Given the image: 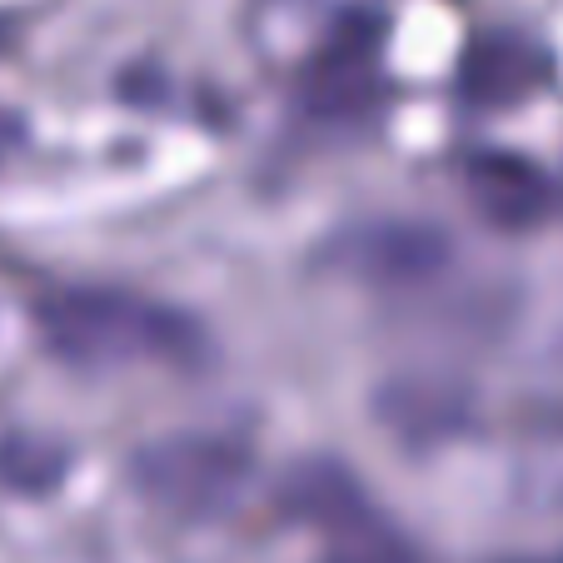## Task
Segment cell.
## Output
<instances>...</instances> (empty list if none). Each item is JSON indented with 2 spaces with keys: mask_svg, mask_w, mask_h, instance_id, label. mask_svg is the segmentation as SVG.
I'll use <instances>...</instances> for the list:
<instances>
[{
  "mask_svg": "<svg viewBox=\"0 0 563 563\" xmlns=\"http://www.w3.org/2000/svg\"><path fill=\"white\" fill-rule=\"evenodd\" d=\"M35 319L41 340L75 364H190L205 350L195 319L130 289H55Z\"/></svg>",
  "mask_w": 563,
  "mask_h": 563,
  "instance_id": "cell-1",
  "label": "cell"
},
{
  "mask_svg": "<svg viewBox=\"0 0 563 563\" xmlns=\"http://www.w3.org/2000/svg\"><path fill=\"white\" fill-rule=\"evenodd\" d=\"M289 504L299 519L330 533V563H409V549L389 533L374 504L354 489V478L334 464H309L289 484Z\"/></svg>",
  "mask_w": 563,
  "mask_h": 563,
  "instance_id": "cell-2",
  "label": "cell"
},
{
  "mask_svg": "<svg viewBox=\"0 0 563 563\" xmlns=\"http://www.w3.org/2000/svg\"><path fill=\"white\" fill-rule=\"evenodd\" d=\"M234 454L214 439H175L159 444L140 459V489L155 494L159 504H180V509H200L220 489H230Z\"/></svg>",
  "mask_w": 563,
  "mask_h": 563,
  "instance_id": "cell-3",
  "label": "cell"
},
{
  "mask_svg": "<svg viewBox=\"0 0 563 563\" xmlns=\"http://www.w3.org/2000/svg\"><path fill=\"white\" fill-rule=\"evenodd\" d=\"M468 185H474L478 210L494 214L499 224H529V220H539L543 200H549L539 170H533L529 159H514V155L474 159V175H468Z\"/></svg>",
  "mask_w": 563,
  "mask_h": 563,
  "instance_id": "cell-4",
  "label": "cell"
}]
</instances>
